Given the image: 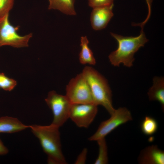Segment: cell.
I'll use <instances>...</instances> for the list:
<instances>
[{
    "mask_svg": "<svg viewBox=\"0 0 164 164\" xmlns=\"http://www.w3.org/2000/svg\"><path fill=\"white\" fill-rule=\"evenodd\" d=\"M29 128L47 155L48 163H67L61 150L59 127L51 124L45 126L32 125Z\"/></svg>",
    "mask_w": 164,
    "mask_h": 164,
    "instance_id": "1",
    "label": "cell"
},
{
    "mask_svg": "<svg viewBox=\"0 0 164 164\" xmlns=\"http://www.w3.org/2000/svg\"><path fill=\"white\" fill-rule=\"evenodd\" d=\"M142 30V29L140 35L136 37L124 36L111 33L118 44L117 49L111 52L108 56L111 64L119 66L122 63L128 67L133 65L135 53L148 41Z\"/></svg>",
    "mask_w": 164,
    "mask_h": 164,
    "instance_id": "2",
    "label": "cell"
},
{
    "mask_svg": "<svg viewBox=\"0 0 164 164\" xmlns=\"http://www.w3.org/2000/svg\"><path fill=\"white\" fill-rule=\"evenodd\" d=\"M82 73L90 87L94 103L102 106L111 115L115 109L112 105L111 91L106 79L90 66L85 67Z\"/></svg>",
    "mask_w": 164,
    "mask_h": 164,
    "instance_id": "3",
    "label": "cell"
},
{
    "mask_svg": "<svg viewBox=\"0 0 164 164\" xmlns=\"http://www.w3.org/2000/svg\"><path fill=\"white\" fill-rule=\"evenodd\" d=\"M9 16L8 14L0 19V47L5 45L15 48L28 46L32 33L23 36L19 35L17 31L20 26L12 25L9 22Z\"/></svg>",
    "mask_w": 164,
    "mask_h": 164,
    "instance_id": "4",
    "label": "cell"
},
{
    "mask_svg": "<svg viewBox=\"0 0 164 164\" xmlns=\"http://www.w3.org/2000/svg\"><path fill=\"white\" fill-rule=\"evenodd\" d=\"M45 101L53 114L52 124L60 128L69 118L71 104L66 95L50 91Z\"/></svg>",
    "mask_w": 164,
    "mask_h": 164,
    "instance_id": "5",
    "label": "cell"
},
{
    "mask_svg": "<svg viewBox=\"0 0 164 164\" xmlns=\"http://www.w3.org/2000/svg\"><path fill=\"white\" fill-rule=\"evenodd\" d=\"M65 95L71 104L94 103L90 87L82 73L70 80Z\"/></svg>",
    "mask_w": 164,
    "mask_h": 164,
    "instance_id": "6",
    "label": "cell"
},
{
    "mask_svg": "<svg viewBox=\"0 0 164 164\" xmlns=\"http://www.w3.org/2000/svg\"><path fill=\"white\" fill-rule=\"evenodd\" d=\"M108 119L101 123L95 132L90 136V141H97L105 136L120 125L132 119L130 111L125 108L115 109Z\"/></svg>",
    "mask_w": 164,
    "mask_h": 164,
    "instance_id": "7",
    "label": "cell"
},
{
    "mask_svg": "<svg viewBox=\"0 0 164 164\" xmlns=\"http://www.w3.org/2000/svg\"><path fill=\"white\" fill-rule=\"evenodd\" d=\"M97 111V105L93 103L71 104L69 118L78 127L87 128L94 121Z\"/></svg>",
    "mask_w": 164,
    "mask_h": 164,
    "instance_id": "8",
    "label": "cell"
},
{
    "mask_svg": "<svg viewBox=\"0 0 164 164\" xmlns=\"http://www.w3.org/2000/svg\"><path fill=\"white\" fill-rule=\"evenodd\" d=\"M114 4L93 8L90 20L93 29L96 30L106 27L113 16L112 9Z\"/></svg>",
    "mask_w": 164,
    "mask_h": 164,
    "instance_id": "9",
    "label": "cell"
},
{
    "mask_svg": "<svg viewBox=\"0 0 164 164\" xmlns=\"http://www.w3.org/2000/svg\"><path fill=\"white\" fill-rule=\"evenodd\" d=\"M138 160L141 164H164V152L156 145H150L142 150Z\"/></svg>",
    "mask_w": 164,
    "mask_h": 164,
    "instance_id": "10",
    "label": "cell"
},
{
    "mask_svg": "<svg viewBox=\"0 0 164 164\" xmlns=\"http://www.w3.org/2000/svg\"><path fill=\"white\" fill-rule=\"evenodd\" d=\"M153 84L149 89L148 94L149 100L157 101L164 108V79L162 77H155L153 78Z\"/></svg>",
    "mask_w": 164,
    "mask_h": 164,
    "instance_id": "11",
    "label": "cell"
},
{
    "mask_svg": "<svg viewBox=\"0 0 164 164\" xmlns=\"http://www.w3.org/2000/svg\"><path fill=\"white\" fill-rule=\"evenodd\" d=\"M29 127V126L24 125L15 118L8 116L0 118V132L13 133Z\"/></svg>",
    "mask_w": 164,
    "mask_h": 164,
    "instance_id": "12",
    "label": "cell"
},
{
    "mask_svg": "<svg viewBox=\"0 0 164 164\" xmlns=\"http://www.w3.org/2000/svg\"><path fill=\"white\" fill-rule=\"evenodd\" d=\"M49 9H57L67 15H75L76 13L74 4L75 0H49Z\"/></svg>",
    "mask_w": 164,
    "mask_h": 164,
    "instance_id": "13",
    "label": "cell"
},
{
    "mask_svg": "<svg viewBox=\"0 0 164 164\" xmlns=\"http://www.w3.org/2000/svg\"><path fill=\"white\" fill-rule=\"evenodd\" d=\"M89 43L86 36L81 37V49L79 55V61L82 64L94 65L96 63L95 59L93 52L88 46Z\"/></svg>",
    "mask_w": 164,
    "mask_h": 164,
    "instance_id": "14",
    "label": "cell"
},
{
    "mask_svg": "<svg viewBox=\"0 0 164 164\" xmlns=\"http://www.w3.org/2000/svg\"><path fill=\"white\" fill-rule=\"evenodd\" d=\"M158 128L157 121L153 118L146 116L141 125V129L142 132L147 135H151L155 133Z\"/></svg>",
    "mask_w": 164,
    "mask_h": 164,
    "instance_id": "15",
    "label": "cell"
},
{
    "mask_svg": "<svg viewBox=\"0 0 164 164\" xmlns=\"http://www.w3.org/2000/svg\"><path fill=\"white\" fill-rule=\"evenodd\" d=\"M99 147L98 156L94 164H106L108 162V148L105 138L97 140Z\"/></svg>",
    "mask_w": 164,
    "mask_h": 164,
    "instance_id": "16",
    "label": "cell"
},
{
    "mask_svg": "<svg viewBox=\"0 0 164 164\" xmlns=\"http://www.w3.org/2000/svg\"><path fill=\"white\" fill-rule=\"evenodd\" d=\"M17 84L16 81L6 76L3 73H0V88L6 91L12 90Z\"/></svg>",
    "mask_w": 164,
    "mask_h": 164,
    "instance_id": "17",
    "label": "cell"
},
{
    "mask_svg": "<svg viewBox=\"0 0 164 164\" xmlns=\"http://www.w3.org/2000/svg\"><path fill=\"white\" fill-rule=\"evenodd\" d=\"M15 0H0V19L9 14L13 8Z\"/></svg>",
    "mask_w": 164,
    "mask_h": 164,
    "instance_id": "18",
    "label": "cell"
},
{
    "mask_svg": "<svg viewBox=\"0 0 164 164\" xmlns=\"http://www.w3.org/2000/svg\"><path fill=\"white\" fill-rule=\"evenodd\" d=\"M114 0H88L90 7L95 8L113 4Z\"/></svg>",
    "mask_w": 164,
    "mask_h": 164,
    "instance_id": "19",
    "label": "cell"
},
{
    "mask_svg": "<svg viewBox=\"0 0 164 164\" xmlns=\"http://www.w3.org/2000/svg\"><path fill=\"white\" fill-rule=\"evenodd\" d=\"M87 150V148H84L77 156L74 163L75 164H85L86 160Z\"/></svg>",
    "mask_w": 164,
    "mask_h": 164,
    "instance_id": "20",
    "label": "cell"
},
{
    "mask_svg": "<svg viewBox=\"0 0 164 164\" xmlns=\"http://www.w3.org/2000/svg\"><path fill=\"white\" fill-rule=\"evenodd\" d=\"M147 4L148 9V13L147 17L145 20L141 23L139 24L142 26H143L149 19L151 13V8L152 2L153 0H145Z\"/></svg>",
    "mask_w": 164,
    "mask_h": 164,
    "instance_id": "21",
    "label": "cell"
},
{
    "mask_svg": "<svg viewBox=\"0 0 164 164\" xmlns=\"http://www.w3.org/2000/svg\"><path fill=\"white\" fill-rule=\"evenodd\" d=\"M7 148L5 146L0 139V155L6 154L8 152Z\"/></svg>",
    "mask_w": 164,
    "mask_h": 164,
    "instance_id": "22",
    "label": "cell"
}]
</instances>
